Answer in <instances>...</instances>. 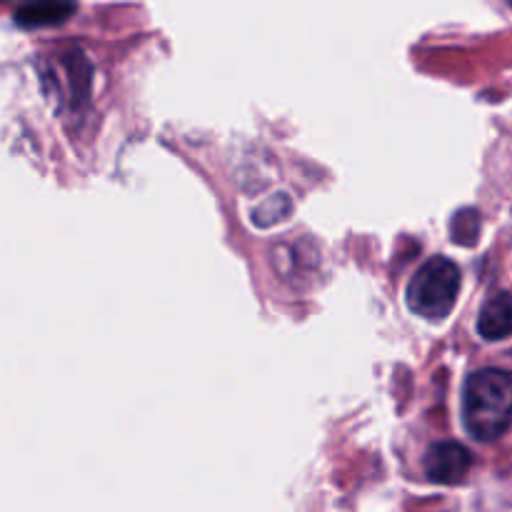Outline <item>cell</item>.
Segmentation results:
<instances>
[{"instance_id": "1", "label": "cell", "mask_w": 512, "mask_h": 512, "mask_svg": "<svg viewBox=\"0 0 512 512\" xmlns=\"http://www.w3.org/2000/svg\"><path fill=\"white\" fill-rule=\"evenodd\" d=\"M465 430L480 443L503 438L512 425V373L500 368L478 370L463 390Z\"/></svg>"}, {"instance_id": "2", "label": "cell", "mask_w": 512, "mask_h": 512, "mask_svg": "<svg viewBox=\"0 0 512 512\" xmlns=\"http://www.w3.org/2000/svg\"><path fill=\"white\" fill-rule=\"evenodd\" d=\"M460 293V270L453 260L430 258L408 285V305L425 320H443L453 313Z\"/></svg>"}, {"instance_id": "3", "label": "cell", "mask_w": 512, "mask_h": 512, "mask_svg": "<svg viewBox=\"0 0 512 512\" xmlns=\"http://www.w3.org/2000/svg\"><path fill=\"white\" fill-rule=\"evenodd\" d=\"M473 468V455L455 440L435 443L425 455V473L438 485H458L468 478Z\"/></svg>"}, {"instance_id": "4", "label": "cell", "mask_w": 512, "mask_h": 512, "mask_svg": "<svg viewBox=\"0 0 512 512\" xmlns=\"http://www.w3.org/2000/svg\"><path fill=\"white\" fill-rule=\"evenodd\" d=\"M478 333L488 343H498L512 335V293H500L483 305L478 318Z\"/></svg>"}, {"instance_id": "5", "label": "cell", "mask_w": 512, "mask_h": 512, "mask_svg": "<svg viewBox=\"0 0 512 512\" xmlns=\"http://www.w3.org/2000/svg\"><path fill=\"white\" fill-rule=\"evenodd\" d=\"M75 13V0H28L15 13V23L23 28H45L65 23Z\"/></svg>"}, {"instance_id": "6", "label": "cell", "mask_w": 512, "mask_h": 512, "mask_svg": "<svg viewBox=\"0 0 512 512\" xmlns=\"http://www.w3.org/2000/svg\"><path fill=\"white\" fill-rule=\"evenodd\" d=\"M480 233V215L475 210H460L455 213L453 225H450V235L455 243L460 245H475Z\"/></svg>"}]
</instances>
